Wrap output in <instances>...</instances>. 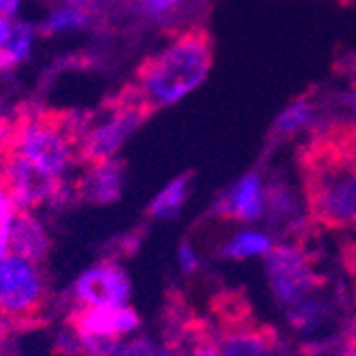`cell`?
I'll return each instance as SVG.
<instances>
[{
	"label": "cell",
	"mask_w": 356,
	"mask_h": 356,
	"mask_svg": "<svg viewBox=\"0 0 356 356\" xmlns=\"http://www.w3.org/2000/svg\"><path fill=\"white\" fill-rule=\"evenodd\" d=\"M137 5L149 19H167L181 9L184 0H137Z\"/></svg>",
	"instance_id": "cell-25"
},
{
	"label": "cell",
	"mask_w": 356,
	"mask_h": 356,
	"mask_svg": "<svg viewBox=\"0 0 356 356\" xmlns=\"http://www.w3.org/2000/svg\"><path fill=\"white\" fill-rule=\"evenodd\" d=\"M309 120H312V103L307 99H301L277 115V120L273 124V137L293 135V133L301 131L303 126H307Z\"/></svg>",
	"instance_id": "cell-17"
},
{
	"label": "cell",
	"mask_w": 356,
	"mask_h": 356,
	"mask_svg": "<svg viewBox=\"0 0 356 356\" xmlns=\"http://www.w3.org/2000/svg\"><path fill=\"white\" fill-rule=\"evenodd\" d=\"M75 131L77 122L58 120L56 115H32L19 122L15 135L7 141V149L28 160L47 177L64 181L77 158Z\"/></svg>",
	"instance_id": "cell-2"
},
{
	"label": "cell",
	"mask_w": 356,
	"mask_h": 356,
	"mask_svg": "<svg viewBox=\"0 0 356 356\" xmlns=\"http://www.w3.org/2000/svg\"><path fill=\"white\" fill-rule=\"evenodd\" d=\"M124 169L115 158L94 163L75 184L77 197L90 205H111L122 197Z\"/></svg>",
	"instance_id": "cell-10"
},
{
	"label": "cell",
	"mask_w": 356,
	"mask_h": 356,
	"mask_svg": "<svg viewBox=\"0 0 356 356\" xmlns=\"http://www.w3.org/2000/svg\"><path fill=\"white\" fill-rule=\"evenodd\" d=\"M88 24V13L81 7H73V5H64L54 9L45 22L41 24V32L43 35H60V32L67 30H79Z\"/></svg>",
	"instance_id": "cell-16"
},
{
	"label": "cell",
	"mask_w": 356,
	"mask_h": 356,
	"mask_svg": "<svg viewBox=\"0 0 356 356\" xmlns=\"http://www.w3.org/2000/svg\"><path fill=\"white\" fill-rule=\"evenodd\" d=\"M222 356H277L273 337L258 329H231L218 343Z\"/></svg>",
	"instance_id": "cell-13"
},
{
	"label": "cell",
	"mask_w": 356,
	"mask_h": 356,
	"mask_svg": "<svg viewBox=\"0 0 356 356\" xmlns=\"http://www.w3.org/2000/svg\"><path fill=\"white\" fill-rule=\"evenodd\" d=\"M19 3L22 0H0V15L13 17L19 9Z\"/></svg>",
	"instance_id": "cell-30"
},
{
	"label": "cell",
	"mask_w": 356,
	"mask_h": 356,
	"mask_svg": "<svg viewBox=\"0 0 356 356\" xmlns=\"http://www.w3.org/2000/svg\"><path fill=\"white\" fill-rule=\"evenodd\" d=\"M152 356H184V352L175 341H171V343H158V348Z\"/></svg>",
	"instance_id": "cell-29"
},
{
	"label": "cell",
	"mask_w": 356,
	"mask_h": 356,
	"mask_svg": "<svg viewBox=\"0 0 356 356\" xmlns=\"http://www.w3.org/2000/svg\"><path fill=\"white\" fill-rule=\"evenodd\" d=\"M7 122L3 120V118H0V143H3V141H7Z\"/></svg>",
	"instance_id": "cell-31"
},
{
	"label": "cell",
	"mask_w": 356,
	"mask_h": 356,
	"mask_svg": "<svg viewBox=\"0 0 356 356\" xmlns=\"http://www.w3.org/2000/svg\"><path fill=\"white\" fill-rule=\"evenodd\" d=\"M19 209L15 207L13 199L9 197L7 186L0 179V261L9 254V237H11V226L15 220V213Z\"/></svg>",
	"instance_id": "cell-20"
},
{
	"label": "cell",
	"mask_w": 356,
	"mask_h": 356,
	"mask_svg": "<svg viewBox=\"0 0 356 356\" xmlns=\"http://www.w3.org/2000/svg\"><path fill=\"white\" fill-rule=\"evenodd\" d=\"M94 0H67V5H73V7H86V5H92Z\"/></svg>",
	"instance_id": "cell-32"
},
{
	"label": "cell",
	"mask_w": 356,
	"mask_h": 356,
	"mask_svg": "<svg viewBox=\"0 0 356 356\" xmlns=\"http://www.w3.org/2000/svg\"><path fill=\"white\" fill-rule=\"evenodd\" d=\"M343 356H356V341H352V343H348V348H346V352H343Z\"/></svg>",
	"instance_id": "cell-34"
},
{
	"label": "cell",
	"mask_w": 356,
	"mask_h": 356,
	"mask_svg": "<svg viewBox=\"0 0 356 356\" xmlns=\"http://www.w3.org/2000/svg\"><path fill=\"white\" fill-rule=\"evenodd\" d=\"M131 275L113 261L90 265L71 286V301L75 307H118L131 301Z\"/></svg>",
	"instance_id": "cell-6"
},
{
	"label": "cell",
	"mask_w": 356,
	"mask_h": 356,
	"mask_svg": "<svg viewBox=\"0 0 356 356\" xmlns=\"http://www.w3.org/2000/svg\"><path fill=\"white\" fill-rule=\"evenodd\" d=\"M177 263H179V269L186 273V275H192L199 271V254L194 250L190 243H181L179 250H177Z\"/></svg>",
	"instance_id": "cell-27"
},
{
	"label": "cell",
	"mask_w": 356,
	"mask_h": 356,
	"mask_svg": "<svg viewBox=\"0 0 356 356\" xmlns=\"http://www.w3.org/2000/svg\"><path fill=\"white\" fill-rule=\"evenodd\" d=\"M158 348V341H154L147 335L135 333L131 337H124L115 350L113 356H152Z\"/></svg>",
	"instance_id": "cell-22"
},
{
	"label": "cell",
	"mask_w": 356,
	"mask_h": 356,
	"mask_svg": "<svg viewBox=\"0 0 356 356\" xmlns=\"http://www.w3.org/2000/svg\"><path fill=\"white\" fill-rule=\"evenodd\" d=\"M265 207L273 216H290L295 211V201L284 186H271L265 190Z\"/></svg>",
	"instance_id": "cell-23"
},
{
	"label": "cell",
	"mask_w": 356,
	"mask_h": 356,
	"mask_svg": "<svg viewBox=\"0 0 356 356\" xmlns=\"http://www.w3.org/2000/svg\"><path fill=\"white\" fill-rule=\"evenodd\" d=\"M54 348H56V352H60L64 356H81V339H79V333L71 322L67 327L56 331Z\"/></svg>",
	"instance_id": "cell-24"
},
{
	"label": "cell",
	"mask_w": 356,
	"mask_h": 356,
	"mask_svg": "<svg viewBox=\"0 0 356 356\" xmlns=\"http://www.w3.org/2000/svg\"><path fill=\"white\" fill-rule=\"evenodd\" d=\"M13 35H15V22L11 17L0 15V49L5 51V47L9 45V41L13 39Z\"/></svg>",
	"instance_id": "cell-28"
},
{
	"label": "cell",
	"mask_w": 356,
	"mask_h": 356,
	"mask_svg": "<svg viewBox=\"0 0 356 356\" xmlns=\"http://www.w3.org/2000/svg\"><path fill=\"white\" fill-rule=\"evenodd\" d=\"M216 211L224 218L252 222L265 211V190L258 173L241 177L224 197L216 203Z\"/></svg>",
	"instance_id": "cell-11"
},
{
	"label": "cell",
	"mask_w": 356,
	"mask_h": 356,
	"mask_svg": "<svg viewBox=\"0 0 356 356\" xmlns=\"http://www.w3.org/2000/svg\"><path fill=\"white\" fill-rule=\"evenodd\" d=\"M188 186H190V177L186 173L173 177L163 190L156 194L154 201L149 203V216L156 218V220H173V218H177L184 203H186V197H188Z\"/></svg>",
	"instance_id": "cell-14"
},
{
	"label": "cell",
	"mask_w": 356,
	"mask_h": 356,
	"mask_svg": "<svg viewBox=\"0 0 356 356\" xmlns=\"http://www.w3.org/2000/svg\"><path fill=\"white\" fill-rule=\"evenodd\" d=\"M79 339H81V356H113L122 341L111 335H92V333H79Z\"/></svg>",
	"instance_id": "cell-21"
},
{
	"label": "cell",
	"mask_w": 356,
	"mask_h": 356,
	"mask_svg": "<svg viewBox=\"0 0 356 356\" xmlns=\"http://www.w3.org/2000/svg\"><path fill=\"white\" fill-rule=\"evenodd\" d=\"M179 348H181L184 356H222L220 354V348L211 339H207L205 335H194V337H190V341H188L186 348L184 346H179Z\"/></svg>",
	"instance_id": "cell-26"
},
{
	"label": "cell",
	"mask_w": 356,
	"mask_h": 356,
	"mask_svg": "<svg viewBox=\"0 0 356 356\" xmlns=\"http://www.w3.org/2000/svg\"><path fill=\"white\" fill-rule=\"evenodd\" d=\"M71 325L79 333L124 339L141 331V316L128 303L118 307H75L71 314Z\"/></svg>",
	"instance_id": "cell-9"
},
{
	"label": "cell",
	"mask_w": 356,
	"mask_h": 356,
	"mask_svg": "<svg viewBox=\"0 0 356 356\" xmlns=\"http://www.w3.org/2000/svg\"><path fill=\"white\" fill-rule=\"evenodd\" d=\"M7 322H9V318L5 316L3 307H0V333H3V331H5V327H7Z\"/></svg>",
	"instance_id": "cell-33"
},
{
	"label": "cell",
	"mask_w": 356,
	"mask_h": 356,
	"mask_svg": "<svg viewBox=\"0 0 356 356\" xmlns=\"http://www.w3.org/2000/svg\"><path fill=\"white\" fill-rule=\"evenodd\" d=\"M47 280L41 263H32L17 254L0 261V307L9 322H24L39 316L47 303Z\"/></svg>",
	"instance_id": "cell-5"
},
{
	"label": "cell",
	"mask_w": 356,
	"mask_h": 356,
	"mask_svg": "<svg viewBox=\"0 0 356 356\" xmlns=\"http://www.w3.org/2000/svg\"><path fill=\"white\" fill-rule=\"evenodd\" d=\"M211 64L213 43L209 32L192 26L143 62L137 75L139 99L149 111L177 105L207 79Z\"/></svg>",
	"instance_id": "cell-1"
},
{
	"label": "cell",
	"mask_w": 356,
	"mask_h": 356,
	"mask_svg": "<svg viewBox=\"0 0 356 356\" xmlns=\"http://www.w3.org/2000/svg\"><path fill=\"white\" fill-rule=\"evenodd\" d=\"M346 103H348L350 107H354V109H356V94H352V96H346Z\"/></svg>",
	"instance_id": "cell-35"
},
{
	"label": "cell",
	"mask_w": 356,
	"mask_h": 356,
	"mask_svg": "<svg viewBox=\"0 0 356 356\" xmlns=\"http://www.w3.org/2000/svg\"><path fill=\"white\" fill-rule=\"evenodd\" d=\"M325 314H327V305L318 301V299H301L299 303L290 305V312H288V320L290 325L295 329H301V331H309V329H316L322 320H325Z\"/></svg>",
	"instance_id": "cell-18"
},
{
	"label": "cell",
	"mask_w": 356,
	"mask_h": 356,
	"mask_svg": "<svg viewBox=\"0 0 356 356\" xmlns=\"http://www.w3.org/2000/svg\"><path fill=\"white\" fill-rule=\"evenodd\" d=\"M32 39H35V28L26 22H15V35L5 47V67L11 69L15 64L24 62L30 54Z\"/></svg>",
	"instance_id": "cell-19"
},
{
	"label": "cell",
	"mask_w": 356,
	"mask_h": 356,
	"mask_svg": "<svg viewBox=\"0 0 356 356\" xmlns=\"http://www.w3.org/2000/svg\"><path fill=\"white\" fill-rule=\"evenodd\" d=\"M269 250H271V239L265 233L243 231V233L235 235L229 243L222 248V254L226 258H235V261H241V258H252V256L267 254Z\"/></svg>",
	"instance_id": "cell-15"
},
{
	"label": "cell",
	"mask_w": 356,
	"mask_h": 356,
	"mask_svg": "<svg viewBox=\"0 0 356 356\" xmlns=\"http://www.w3.org/2000/svg\"><path fill=\"white\" fill-rule=\"evenodd\" d=\"M5 152L7 154L3 156V175H0V179L7 186L9 197L13 199L17 209H35L60 197L64 181L47 177L22 156L9 149Z\"/></svg>",
	"instance_id": "cell-7"
},
{
	"label": "cell",
	"mask_w": 356,
	"mask_h": 356,
	"mask_svg": "<svg viewBox=\"0 0 356 356\" xmlns=\"http://www.w3.org/2000/svg\"><path fill=\"white\" fill-rule=\"evenodd\" d=\"M267 275L275 297L286 305L305 299L316 284L307 256L293 245H275L267 252Z\"/></svg>",
	"instance_id": "cell-8"
},
{
	"label": "cell",
	"mask_w": 356,
	"mask_h": 356,
	"mask_svg": "<svg viewBox=\"0 0 356 356\" xmlns=\"http://www.w3.org/2000/svg\"><path fill=\"white\" fill-rule=\"evenodd\" d=\"M312 213L337 226H356V163L301 154Z\"/></svg>",
	"instance_id": "cell-3"
},
{
	"label": "cell",
	"mask_w": 356,
	"mask_h": 356,
	"mask_svg": "<svg viewBox=\"0 0 356 356\" xmlns=\"http://www.w3.org/2000/svg\"><path fill=\"white\" fill-rule=\"evenodd\" d=\"M149 113L152 111L145 107L135 90L124 94L118 103H111L101 113L77 122V158L86 160L88 165L115 158V154L139 131V126Z\"/></svg>",
	"instance_id": "cell-4"
},
{
	"label": "cell",
	"mask_w": 356,
	"mask_h": 356,
	"mask_svg": "<svg viewBox=\"0 0 356 356\" xmlns=\"http://www.w3.org/2000/svg\"><path fill=\"white\" fill-rule=\"evenodd\" d=\"M49 248H51V239L45 224L30 209H19L11 226L9 252L26 258V261L41 263L47 256Z\"/></svg>",
	"instance_id": "cell-12"
}]
</instances>
